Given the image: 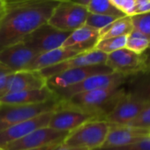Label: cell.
Returning <instances> with one entry per match:
<instances>
[{
	"instance_id": "cell-7",
	"label": "cell",
	"mask_w": 150,
	"mask_h": 150,
	"mask_svg": "<svg viewBox=\"0 0 150 150\" xmlns=\"http://www.w3.org/2000/svg\"><path fill=\"white\" fill-rule=\"evenodd\" d=\"M113 71L106 64L73 68L55 74L46 80V86L54 93L77 85L88 77L96 74L110 73Z\"/></svg>"
},
{
	"instance_id": "cell-8",
	"label": "cell",
	"mask_w": 150,
	"mask_h": 150,
	"mask_svg": "<svg viewBox=\"0 0 150 150\" xmlns=\"http://www.w3.org/2000/svg\"><path fill=\"white\" fill-rule=\"evenodd\" d=\"M70 34L71 32L60 31L46 23L26 36L22 42L42 54L62 47Z\"/></svg>"
},
{
	"instance_id": "cell-34",
	"label": "cell",
	"mask_w": 150,
	"mask_h": 150,
	"mask_svg": "<svg viewBox=\"0 0 150 150\" xmlns=\"http://www.w3.org/2000/svg\"><path fill=\"white\" fill-rule=\"evenodd\" d=\"M60 145L61 144H51V145H48V146H41L37 148L27 149V150H56Z\"/></svg>"
},
{
	"instance_id": "cell-21",
	"label": "cell",
	"mask_w": 150,
	"mask_h": 150,
	"mask_svg": "<svg viewBox=\"0 0 150 150\" xmlns=\"http://www.w3.org/2000/svg\"><path fill=\"white\" fill-rule=\"evenodd\" d=\"M125 88L129 96L150 103V71L132 75Z\"/></svg>"
},
{
	"instance_id": "cell-38",
	"label": "cell",
	"mask_w": 150,
	"mask_h": 150,
	"mask_svg": "<svg viewBox=\"0 0 150 150\" xmlns=\"http://www.w3.org/2000/svg\"><path fill=\"white\" fill-rule=\"evenodd\" d=\"M20 1H28V0H5V2L7 3H13V2H20ZM53 1H62V0H53Z\"/></svg>"
},
{
	"instance_id": "cell-3",
	"label": "cell",
	"mask_w": 150,
	"mask_h": 150,
	"mask_svg": "<svg viewBox=\"0 0 150 150\" xmlns=\"http://www.w3.org/2000/svg\"><path fill=\"white\" fill-rule=\"evenodd\" d=\"M110 128V125L105 120L88 121L70 132L62 145L98 150L105 142Z\"/></svg>"
},
{
	"instance_id": "cell-36",
	"label": "cell",
	"mask_w": 150,
	"mask_h": 150,
	"mask_svg": "<svg viewBox=\"0 0 150 150\" xmlns=\"http://www.w3.org/2000/svg\"><path fill=\"white\" fill-rule=\"evenodd\" d=\"M6 9V3L5 2V0H0V20H1V18L5 14Z\"/></svg>"
},
{
	"instance_id": "cell-32",
	"label": "cell",
	"mask_w": 150,
	"mask_h": 150,
	"mask_svg": "<svg viewBox=\"0 0 150 150\" xmlns=\"http://www.w3.org/2000/svg\"><path fill=\"white\" fill-rule=\"evenodd\" d=\"M135 14H142L150 12V0H135Z\"/></svg>"
},
{
	"instance_id": "cell-9",
	"label": "cell",
	"mask_w": 150,
	"mask_h": 150,
	"mask_svg": "<svg viewBox=\"0 0 150 150\" xmlns=\"http://www.w3.org/2000/svg\"><path fill=\"white\" fill-rule=\"evenodd\" d=\"M68 133L45 126L32 132L16 141L6 145L3 148L6 150H27L51 144H62Z\"/></svg>"
},
{
	"instance_id": "cell-6",
	"label": "cell",
	"mask_w": 150,
	"mask_h": 150,
	"mask_svg": "<svg viewBox=\"0 0 150 150\" xmlns=\"http://www.w3.org/2000/svg\"><path fill=\"white\" fill-rule=\"evenodd\" d=\"M129 79V76L115 71L110 73L96 74L87 78L86 80H84L77 85H74L72 87H70L68 88H65L56 93V95L58 96L60 101H64L71 98L75 95L83 92L113 88L125 86Z\"/></svg>"
},
{
	"instance_id": "cell-17",
	"label": "cell",
	"mask_w": 150,
	"mask_h": 150,
	"mask_svg": "<svg viewBox=\"0 0 150 150\" xmlns=\"http://www.w3.org/2000/svg\"><path fill=\"white\" fill-rule=\"evenodd\" d=\"M44 87H46V79L40 73V71H17L11 73V75L9 76L5 90V95L30 89L42 88Z\"/></svg>"
},
{
	"instance_id": "cell-2",
	"label": "cell",
	"mask_w": 150,
	"mask_h": 150,
	"mask_svg": "<svg viewBox=\"0 0 150 150\" xmlns=\"http://www.w3.org/2000/svg\"><path fill=\"white\" fill-rule=\"evenodd\" d=\"M125 94V86L98 89L77 94L67 100L60 101V104L74 108L92 115L98 119L104 120L105 117Z\"/></svg>"
},
{
	"instance_id": "cell-4",
	"label": "cell",
	"mask_w": 150,
	"mask_h": 150,
	"mask_svg": "<svg viewBox=\"0 0 150 150\" xmlns=\"http://www.w3.org/2000/svg\"><path fill=\"white\" fill-rule=\"evenodd\" d=\"M60 100L28 105H9L0 103V131L13 125L34 118L43 113L55 111L59 108Z\"/></svg>"
},
{
	"instance_id": "cell-37",
	"label": "cell",
	"mask_w": 150,
	"mask_h": 150,
	"mask_svg": "<svg viewBox=\"0 0 150 150\" xmlns=\"http://www.w3.org/2000/svg\"><path fill=\"white\" fill-rule=\"evenodd\" d=\"M70 1L73 2V3H76L78 5H81V6H88L90 0H70Z\"/></svg>"
},
{
	"instance_id": "cell-11",
	"label": "cell",
	"mask_w": 150,
	"mask_h": 150,
	"mask_svg": "<svg viewBox=\"0 0 150 150\" xmlns=\"http://www.w3.org/2000/svg\"><path fill=\"white\" fill-rule=\"evenodd\" d=\"M107 56H108L107 54L95 49V50H89L87 52L78 54L75 57L69 58L58 64L53 65L49 68H45L39 71L47 80V79L54 76L55 74L64 71L66 70H70V69H73V68H79V67H84V66L105 64L106 60H107Z\"/></svg>"
},
{
	"instance_id": "cell-22",
	"label": "cell",
	"mask_w": 150,
	"mask_h": 150,
	"mask_svg": "<svg viewBox=\"0 0 150 150\" xmlns=\"http://www.w3.org/2000/svg\"><path fill=\"white\" fill-rule=\"evenodd\" d=\"M133 30L131 16H125L99 31L100 40L118 36H128Z\"/></svg>"
},
{
	"instance_id": "cell-29",
	"label": "cell",
	"mask_w": 150,
	"mask_h": 150,
	"mask_svg": "<svg viewBox=\"0 0 150 150\" xmlns=\"http://www.w3.org/2000/svg\"><path fill=\"white\" fill-rule=\"evenodd\" d=\"M112 4L127 16H132L135 13V0H110Z\"/></svg>"
},
{
	"instance_id": "cell-28",
	"label": "cell",
	"mask_w": 150,
	"mask_h": 150,
	"mask_svg": "<svg viewBox=\"0 0 150 150\" xmlns=\"http://www.w3.org/2000/svg\"><path fill=\"white\" fill-rule=\"evenodd\" d=\"M126 125L137 128L150 129V103H148L139 112V114Z\"/></svg>"
},
{
	"instance_id": "cell-24",
	"label": "cell",
	"mask_w": 150,
	"mask_h": 150,
	"mask_svg": "<svg viewBox=\"0 0 150 150\" xmlns=\"http://www.w3.org/2000/svg\"><path fill=\"white\" fill-rule=\"evenodd\" d=\"M149 46L150 38L137 30L133 29L127 36L125 48L139 55H141L144 51H146Z\"/></svg>"
},
{
	"instance_id": "cell-39",
	"label": "cell",
	"mask_w": 150,
	"mask_h": 150,
	"mask_svg": "<svg viewBox=\"0 0 150 150\" xmlns=\"http://www.w3.org/2000/svg\"><path fill=\"white\" fill-rule=\"evenodd\" d=\"M0 150H6V149H4L3 147H0Z\"/></svg>"
},
{
	"instance_id": "cell-40",
	"label": "cell",
	"mask_w": 150,
	"mask_h": 150,
	"mask_svg": "<svg viewBox=\"0 0 150 150\" xmlns=\"http://www.w3.org/2000/svg\"><path fill=\"white\" fill-rule=\"evenodd\" d=\"M149 136H150V134H149Z\"/></svg>"
},
{
	"instance_id": "cell-20",
	"label": "cell",
	"mask_w": 150,
	"mask_h": 150,
	"mask_svg": "<svg viewBox=\"0 0 150 150\" xmlns=\"http://www.w3.org/2000/svg\"><path fill=\"white\" fill-rule=\"evenodd\" d=\"M79 53L70 48L60 47L42 54H39L30 64L27 71H41L45 68L58 64L69 58L75 57Z\"/></svg>"
},
{
	"instance_id": "cell-13",
	"label": "cell",
	"mask_w": 150,
	"mask_h": 150,
	"mask_svg": "<svg viewBox=\"0 0 150 150\" xmlns=\"http://www.w3.org/2000/svg\"><path fill=\"white\" fill-rule=\"evenodd\" d=\"M105 64L113 71L129 77L144 71L140 55L126 48L108 54Z\"/></svg>"
},
{
	"instance_id": "cell-18",
	"label": "cell",
	"mask_w": 150,
	"mask_h": 150,
	"mask_svg": "<svg viewBox=\"0 0 150 150\" xmlns=\"http://www.w3.org/2000/svg\"><path fill=\"white\" fill-rule=\"evenodd\" d=\"M57 99L59 98L56 93L51 91L46 86L42 88L30 89L5 95L0 98V103L9 105H28L42 103Z\"/></svg>"
},
{
	"instance_id": "cell-16",
	"label": "cell",
	"mask_w": 150,
	"mask_h": 150,
	"mask_svg": "<svg viewBox=\"0 0 150 150\" xmlns=\"http://www.w3.org/2000/svg\"><path fill=\"white\" fill-rule=\"evenodd\" d=\"M148 103L137 100L125 94L116 104L104 120L110 125H126L133 120Z\"/></svg>"
},
{
	"instance_id": "cell-27",
	"label": "cell",
	"mask_w": 150,
	"mask_h": 150,
	"mask_svg": "<svg viewBox=\"0 0 150 150\" xmlns=\"http://www.w3.org/2000/svg\"><path fill=\"white\" fill-rule=\"evenodd\" d=\"M133 29L150 38V12L131 16Z\"/></svg>"
},
{
	"instance_id": "cell-25",
	"label": "cell",
	"mask_w": 150,
	"mask_h": 150,
	"mask_svg": "<svg viewBox=\"0 0 150 150\" xmlns=\"http://www.w3.org/2000/svg\"><path fill=\"white\" fill-rule=\"evenodd\" d=\"M127 36H118L111 37L107 39L99 40L96 46V50H100L105 54H110L120 49L125 48Z\"/></svg>"
},
{
	"instance_id": "cell-31",
	"label": "cell",
	"mask_w": 150,
	"mask_h": 150,
	"mask_svg": "<svg viewBox=\"0 0 150 150\" xmlns=\"http://www.w3.org/2000/svg\"><path fill=\"white\" fill-rule=\"evenodd\" d=\"M11 73H13L11 70L0 64V98L5 95L6 83Z\"/></svg>"
},
{
	"instance_id": "cell-33",
	"label": "cell",
	"mask_w": 150,
	"mask_h": 150,
	"mask_svg": "<svg viewBox=\"0 0 150 150\" xmlns=\"http://www.w3.org/2000/svg\"><path fill=\"white\" fill-rule=\"evenodd\" d=\"M140 57H141V60H142V64H143L144 71H150V46L146 51H144L140 55Z\"/></svg>"
},
{
	"instance_id": "cell-15",
	"label": "cell",
	"mask_w": 150,
	"mask_h": 150,
	"mask_svg": "<svg viewBox=\"0 0 150 150\" xmlns=\"http://www.w3.org/2000/svg\"><path fill=\"white\" fill-rule=\"evenodd\" d=\"M150 134V129L137 128L127 125H110L109 133L103 146L98 150L117 148L132 144Z\"/></svg>"
},
{
	"instance_id": "cell-19",
	"label": "cell",
	"mask_w": 150,
	"mask_h": 150,
	"mask_svg": "<svg viewBox=\"0 0 150 150\" xmlns=\"http://www.w3.org/2000/svg\"><path fill=\"white\" fill-rule=\"evenodd\" d=\"M99 40V30L84 25L71 32L62 47L70 48L79 53H83L95 50Z\"/></svg>"
},
{
	"instance_id": "cell-23",
	"label": "cell",
	"mask_w": 150,
	"mask_h": 150,
	"mask_svg": "<svg viewBox=\"0 0 150 150\" xmlns=\"http://www.w3.org/2000/svg\"><path fill=\"white\" fill-rule=\"evenodd\" d=\"M88 13L109 15L116 18H123L125 15L120 10H118L110 0H90L88 6H87Z\"/></svg>"
},
{
	"instance_id": "cell-26",
	"label": "cell",
	"mask_w": 150,
	"mask_h": 150,
	"mask_svg": "<svg viewBox=\"0 0 150 150\" xmlns=\"http://www.w3.org/2000/svg\"><path fill=\"white\" fill-rule=\"evenodd\" d=\"M117 19H119V18H116V17L109 16V15H103V14L88 13L85 25L89 26V27L100 31L103 28H106L107 26H109L110 24H111L112 22H114Z\"/></svg>"
},
{
	"instance_id": "cell-1",
	"label": "cell",
	"mask_w": 150,
	"mask_h": 150,
	"mask_svg": "<svg viewBox=\"0 0 150 150\" xmlns=\"http://www.w3.org/2000/svg\"><path fill=\"white\" fill-rule=\"evenodd\" d=\"M60 1L28 0L7 3L0 20V51L21 42L39 27L48 23Z\"/></svg>"
},
{
	"instance_id": "cell-35",
	"label": "cell",
	"mask_w": 150,
	"mask_h": 150,
	"mask_svg": "<svg viewBox=\"0 0 150 150\" xmlns=\"http://www.w3.org/2000/svg\"><path fill=\"white\" fill-rule=\"evenodd\" d=\"M56 150H88L87 148L83 147H76V146H64V145H60Z\"/></svg>"
},
{
	"instance_id": "cell-30",
	"label": "cell",
	"mask_w": 150,
	"mask_h": 150,
	"mask_svg": "<svg viewBox=\"0 0 150 150\" xmlns=\"http://www.w3.org/2000/svg\"><path fill=\"white\" fill-rule=\"evenodd\" d=\"M104 150H150V136L142 138L127 146Z\"/></svg>"
},
{
	"instance_id": "cell-10",
	"label": "cell",
	"mask_w": 150,
	"mask_h": 150,
	"mask_svg": "<svg viewBox=\"0 0 150 150\" xmlns=\"http://www.w3.org/2000/svg\"><path fill=\"white\" fill-rule=\"evenodd\" d=\"M97 119L81 110L59 104V108L53 112L48 126L56 131L70 132L88 121Z\"/></svg>"
},
{
	"instance_id": "cell-5",
	"label": "cell",
	"mask_w": 150,
	"mask_h": 150,
	"mask_svg": "<svg viewBox=\"0 0 150 150\" xmlns=\"http://www.w3.org/2000/svg\"><path fill=\"white\" fill-rule=\"evenodd\" d=\"M88 14L86 6L70 0H62L53 11L48 24L60 31L72 32L86 24Z\"/></svg>"
},
{
	"instance_id": "cell-14",
	"label": "cell",
	"mask_w": 150,
	"mask_h": 150,
	"mask_svg": "<svg viewBox=\"0 0 150 150\" xmlns=\"http://www.w3.org/2000/svg\"><path fill=\"white\" fill-rule=\"evenodd\" d=\"M53 112L54 111L43 113L34 118L13 125L0 131V147H3L11 142L16 141L39 128L48 126Z\"/></svg>"
},
{
	"instance_id": "cell-12",
	"label": "cell",
	"mask_w": 150,
	"mask_h": 150,
	"mask_svg": "<svg viewBox=\"0 0 150 150\" xmlns=\"http://www.w3.org/2000/svg\"><path fill=\"white\" fill-rule=\"evenodd\" d=\"M38 55L37 52L21 42L0 51V64L13 72L27 71Z\"/></svg>"
}]
</instances>
